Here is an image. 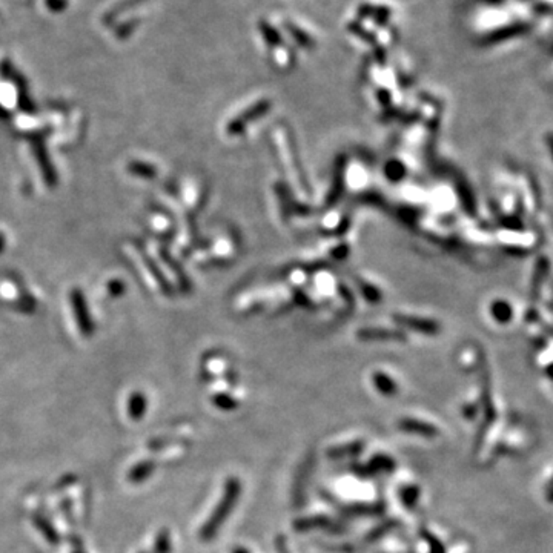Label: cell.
<instances>
[{
    "instance_id": "6da1fadb",
    "label": "cell",
    "mask_w": 553,
    "mask_h": 553,
    "mask_svg": "<svg viewBox=\"0 0 553 553\" xmlns=\"http://www.w3.org/2000/svg\"><path fill=\"white\" fill-rule=\"evenodd\" d=\"M241 495V483L237 476L228 478L225 484L223 496L220 498L219 504L215 505L211 516L208 521L201 525L200 529V538L201 541H211V539L219 534L221 525L226 523V519L231 515V512L235 509Z\"/></svg>"
},
{
    "instance_id": "277c9868",
    "label": "cell",
    "mask_w": 553,
    "mask_h": 553,
    "mask_svg": "<svg viewBox=\"0 0 553 553\" xmlns=\"http://www.w3.org/2000/svg\"><path fill=\"white\" fill-rule=\"evenodd\" d=\"M340 529L334 525V523L325 515H312L306 518H299L294 521V529L296 532H309V530H326V529Z\"/></svg>"
},
{
    "instance_id": "30bf717a",
    "label": "cell",
    "mask_w": 553,
    "mask_h": 553,
    "mask_svg": "<svg viewBox=\"0 0 553 553\" xmlns=\"http://www.w3.org/2000/svg\"><path fill=\"white\" fill-rule=\"evenodd\" d=\"M146 410V401L143 395H134L130 401V415L132 416V420H140L143 416Z\"/></svg>"
},
{
    "instance_id": "52a82bcc",
    "label": "cell",
    "mask_w": 553,
    "mask_h": 553,
    "mask_svg": "<svg viewBox=\"0 0 553 553\" xmlns=\"http://www.w3.org/2000/svg\"><path fill=\"white\" fill-rule=\"evenodd\" d=\"M346 514L349 515H359V516H366V515H372L376 516L380 515L384 512V505L383 503H376V504H356L352 505V507H348L345 509Z\"/></svg>"
},
{
    "instance_id": "7a4b0ae2",
    "label": "cell",
    "mask_w": 553,
    "mask_h": 553,
    "mask_svg": "<svg viewBox=\"0 0 553 553\" xmlns=\"http://www.w3.org/2000/svg\"><path fill=\"white\" fill-rule=\"evenodd\" d=\"M355 474L360 476H374L376 474H390L395 470V461L388 455H375L372 460L364 464V466H356Z\"/></svg>"
},
{
    "instance_id": "5bb4252c",
    "label": "cell",
    "mask_w": 553,
    "mask_h": 553,
    "mask_svg": "<svg viewBox=\"0 0 553 553\" xmlns=\"http://www.w3.org/2000/svg\"><path fill=\"white\" fill-rule=\"evenodd\" d=\"M421 536L426 539V543H428V545H429V549H430V553H446L444 552V545L438 541V539L432 535V534H429L428 530H421Z\"/></svg>"
},
{
    "instance_id": "8992f818",
    "label": "cell",
    "mask_w": 553,
    "mask_h": 553,
    "mask_svg": "<svg viewBox=\"0 0 553 553\" xmlns=\"http://www.w3.org/2000/svg\"><path fill=\"white\" fill-rule=\"evenodd\" d=\"M421 490L416 485H403L400 489V500L406 509H415L420 503Z\"/></svg>"
},
{
    "instance_id": "9c48e42d",
    "label": "cell",
    "mask_w": 553,
    "mask_h": 553,
    "mask_svg": "<svg viewBox=\"0 0 553 553\" xmlns=\"http://www.w3.org/2000/svg\"><path fill=\"white\" fill-rule=\"evenodd\" d=\"M374 383L375 388L379 389V392L386 395V396H394L396 394V384L389 379L388 375L384 374H375L374 375Z\"/></svg>"
},
{
    "instance_id": "2e32d148",
    "label": "cell",
    "mask_w": 553,
    "mask_h": 553,
    "mask_svg": "<svg viewBox=\"0 0 553 553\" xmlns=\"http://www.w3.org/2000/svg\"><path fill=\"white\" fill-rule=\"evenodd\" d=\"M275 547H276V550H279V553H291L288 549V545H286V539L281 538V536L276 538Z\"/></svg>"
},
{
    "instance_id": "9a60e30c",
    "label": "cell",
    "mask_w": 553,
    "mask_h": 553,
    "mask_svg": "<svg viewBox=\"0 0 553 553\" xmlns=\"http://www.w3.org/2000/svg\"><path fill=\"white\" fill-rule=\"evenodd\" d=\"M395 525H396L395 521H388L386 524L379 525V527H376L368 538H370V539H379L380 536H384L386 534H389V532L392 530V529L395 527Z\"/></svg>"
},
{
    "instance_id": "7c38bea8",
    "label": "cell",
    "mask_w": 553,
    "mask_h": 553,
    "mask_svg": "<svg viewBox=\"0 0 553 553\" xmlns=\"http://www.w3.org/2000/svg\"><path fill=\"white\" fill-rule=\"evenodd\" d=\"M34 523H36L37 527H40V530H42V534L46 536V539H48L50 543L57 544L59 536L56 534V530L52 529V525L48 521H46L45 518H42L40 515H36L34 516Z\"/></svg>"
},
{
    "instance_id": "ac0fdd59",
    "label": "cell",
    "mask_w": 553,
    "mask_h": 553,
    "mask_svg": "<svg viewBox=\"0 0 553 553\" xmlns=\"http://www.w3.org/2000/svg\"><path fill=\"white\" fill-rule=\"evenodd\" d=\"M140 553H148V552H140Z\"/></svg>"
},
{
    "instance_id": "3957f363",
    "label": "cell",
    "mask_w": 553,
    "mask_h": 553,
    "mask_svg": "<svg viewBox=\"0 0 553 553\" xmlns=\"http://www.w3.org/2000/svg\"><path fill=\"white\" fill-rule=\"evenodd\" d=\"M398 429L404 434H412L423 438H435L440 435V429L434 426V424L414 420V418H401V420L398 421Z\"/></svg>"
},
{
    "instance_id": "4fadbf2b",
    "label": "cell",
    "mask_w": 553,
    "mask_h": 553,
    "mask_svg": "<svg viewBox=\"0 0 553 553\" xmlns=\"http://www.w3.org/2000/svg\"><path fill=\"white\" fill-rule=\"evenodd\" d=\"M212 401H214L215 406H217L221 410H226V412H228V410H234L235 408H237V401H235L234 398L223 395V394L214 396Z\"/></svg>"
},
{
    "instance_id": "ba28073f",
    "label": "cell",
    "mask_w": 553,
    "mask_h": 553,
    "mask_svg": "<svg viewBox=\"0 0 553 553\" xmlns=\"http://www.w3.org/2000/svg\"><path fill=\"white\" fill-rule=\"evenodd\" d=\"M154 469H156V463L154 461H143V463L137 464V466L130 472V481L141 483V481L148 480V478L152 475Z\"/></svg>"
},
{
    "instance_id": "8fae6325",
    "label": "cell",
    "mask_w": 553,
    "mask_h": 553,
    "mask_svg": "<svg viewBox=\"0 0 553 553\" xmlns=\"http://www.w3.org/2000/svg\"><path fill=\"white\" fill-rule=\"evenodd\" d=\"M172 550V543H171V535L166 529L161 530L157 535L156 544H154V552L156 553H171Z\"/></svg>"
},
{
    "instance_id": "e0dca14e",
    "label": "cell",
    "mask_w": 553,
    "mask_h": 553,
    "mask_svg": "<svg viewBox=\"0 0 553 553\" xmlns=\"http://www.w3.org/2000/svg\"><path fill=\"white\" fill-rule=\"evenodd\" d=\"M231 553H251V552H249V550L245 549V547H235Z\"/></svg>"
},
{
    "instance_id": "5b68a950",
    "label": "cell",
    "mask_w": 553,
    "mask_h": 553,
    "mask_svg": "<svg viewBox=\"0 0 553 553\" xmlns=\"http://www.w3.org/2000/svg\"><path fill=\"white\" fill-rule=\"evenodd\" d=\"M364 449V441L359 440V441H352V443H348L345 446H336L328 450V456L332 458V460H343V458H349V456H356L359 454H361Z\"/></svg>"
}]
</instances>
